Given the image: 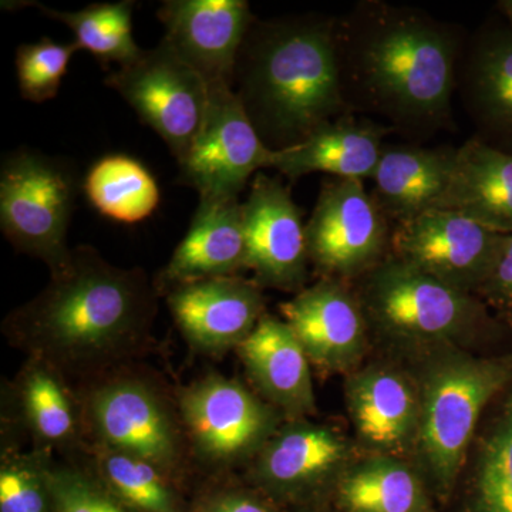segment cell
<instances>
[{
  "instance_id": "6da1fadb",
  "label": "cell",
  "mask_w": 512,
  "mask_h": 512,
  "mask_svg": "<svg viewBox=\"0 0 512 512\" xmlns=\"http://www.w3.org/2000/svg\"><path fill=\"white\" fill-rule=\"evenodd\" d=\"M343 97L350 114L380 117L394 133L430 136L453 123L463 42L426 12L362 2L336 20Z\"/></svg>"
},
{
  "instance_id": "7a4b0ae2",
  "label": "cell",
  "mask_w": 512,
  "mask_h": 512,
  "mask_svg": "<svg viewBox=\"0 0 512 512\" xmlns=\"http://www.w3.org/2000/svg\"><path fill=\"white\" fill-rule=\"evenodd\" d=\"M157 293L143 269L111 265L82 245L39 295L6 316L2 329L10 345L60 375H92L143 349Z\"/></svg>"
},
{
  "instance_id": "3957f363",
  "label": "cell",
  "mask_w": 512,
  "mask_h": 512,
  "mask_svg": "<svg viewBox=\"0 0 512 512\" xmlns=\"http://www.w3.org/2000/svg\"><path fill=\"white\" fill-rule=\"evenodd\" d=\"M336 18L285 16L252 23L234 90L266 146L279 151L350 114L343 97Z\"/></svg>"
},
{
  "instance_id": "277c9868",
  "label": "cell",
  "mask_w": 512,
  "mask_h": 512,
  "mask_svg": "<svg viewBox=\"0 0 512 512\" xmlns=\"http://www.w3.org/2000/svg\"><path fill=\"white\" fill-rule=\"evenodd\" d=\"M417 383L420 423L413 454L431 494L444 501L456 487L484 410L512 387V352L429 350Z\"/></svg>"
},
{
  "instance_id": "5b68a950",
  "label": "cell",
  "mask_w": 512,
  "mask_h": 512,
  "mask_svg": "<svg viewBox=\"0 0 512 512\" xmlns=\"http://www.w3.org/2000/svg\"><path fill=\"white\" fill-rule=\"evenodd\" d=\"M357 281L369 328L402 348H473L511 329L476 295L392 256Z\"/></svg>"
},
{
  "instance_id": "8992f818",
  "label": "cell",
  "mask_w": 512,
  "mask_h": 512,
  "mask_svg": "<svg viewBox=\"0 0 512 512\" xmlns=\"http://www.w3.org/2000/svg\"><path fill=\"white\" fill-rule=\"evenodd\" d=\"M73 165L30 148L3 157L0 167V228L20 254L49 266L69 261L67 231L79 194Z\"/></svg>"
},
{
  "instance_id": "52a82bcc",
  "label": "cell",
  "mask_w": 512,
  "mask_h": 512,
  "mask_svg": "<svg viewBox=\"0 0 512 512\" xmlns=\"http://www.w3.org/2000/svg\"><path fill=\"white\" fill-rule=\"evenodd\" d=\"M393 224L365 181H323L306 222L309 259L322 279L357 281L389 258Z\"/></svg>"
},
{
  "instance_id": "ba28073f",
  "label": "cell",
  "mask_w": 512,
  "mask_h": 512,
  "mask_svg": "<svg viewBox=\"0 0 512 512\" xmlns=\"http://www.w3.org/2000/svg\"><path fill=\"white\" fill-rule=\"evenodd\" d=\"M180 163L200 133L210 103L207 82L165 40L106 77Z\"/></svg>"
},
{
  "instance_id": "9c48e42d",
  "label": "cell",
  "mask_w": 512,
  "mask_h": 512,
  "mask_svg": "<svg viewBox=\"0 0 512 512\" xmlns=\"http://www.w3.org/2000/svg\"><path fill=\"white\" fill-rule=\"evenodd\" d=\"M271 150L242 106L234 87H210L204 123L183 160L177 183L194 188L200 198L238 200L248 181L271 168Z\"/></svg>"
},
{
  "instance_id": "30bf717a",
  "label": "cell",
  "mask_w": 512,
  "mask_h": 512,
  "mask_svg": "<svg viewBox=\"0 0 512 512\" xmlns=\"http://www.w3.org/2000/svg\"><path fill=\"white\" fill-rule=\"evenodd\" d=\"M181 417L198 456L220 467L256 456L279 429V412L238 380L220 375L191 384Z\"/></svg>"
},
{
  "instance_id": "8fae6325",
  "label": "cell",
  "mask_w": 512,
  "mask_h": 512,
  "mask_svg": "<svg viewBox=\"0 0 512 512\" xmlns=\"http://www.w3.org/2000/svg\"><path fill=\"white\" fill-rule=\"evenodd\" d=\"M350 466L352 448L339 431L292 420L258 451L251 478L272 503L308 507L332 494Z\"/></svg>"
},
{
  "instance_id": "7c38bea8",
  "label": "cell",
  "mask_w": 512,
  "mask_h": 512,
  "mask_svg": "<svg viewBox=\"0 0 512 512\" xmlns=\"http://www.w3.org/2000/svg\"><path fill=\"white\" fill-rule=\"evenodd\" d=\"M503 237L457 212L431 210L393 225L389 256L476 295Z\"/></svg>"
},
{
  "instance_id": "4fadbf2b",
  "label": "cell",
  "mask_w": 512,
  "mask_h": 512,
  "mask_svg": "<svg viewBox=\"0 0 512 512\" xmlns=\"http://www.w3.org/2000/svg\"><path fill=\"white\" fill-rule=\"evenodd\" d=\"M247 268L261 288L301 292L308 279V235L291 191L276 178L258 173L242 202Z\"/></svg>"
},
{
  "instance_id": "5bb4252c",
  "label": "cell",
  "mask_w": 512,
  "mask_h": 512,
  "mask_svg": "<svg viewBox=\"0 0 512 512\" xmlns=\"http://www.w3.org/2000/svg\"><path fill=\"white\" fill-rule=\"evenodd\" d=\"M89 417L100 446L133 454L173 477L181 458L177 424L148 383L119 377L90 393Z\"/></svg>"
},
{
  "instance_id": "9a60e30c",
  "label": "cell",
  "mask_w": 512,
  "mask_h": 512,
  "mask_svg": "<svg viewBox=\"0 0 512 512\" xmlns=\"http://www.w3.org/2000/svg\"><path fill=\"white\" fill-rule=\"evenodd\" d=\"M309 362L322 372H353L369 346V323L355 288L322 279L279 306Z\"/></svg>"
},
{
  "instance_id": "2e32d148",
  "label": "cell",
  "mask_w": 512,
  "mask_h": 512,
  "mask_svg": "<svg viewBox=\"0 0 512 512\" xmlns=\"http://www.w3.org/2000/svg\"><path fill=\"white\" fill-rule=\"evenodd\" d=\"M165 42L208 87H234L235 67L252 23L245 0H167L157 12Z\"/></svg>"
},
{
  "instance_id": "e0dca14e",
  "label": "cell",
  "mask_w": 512,
  "mask_h": 512,
  "mask_svg": "<svg viewBox=\"0 0 512 512\" xmlns=\"http://www.w3.org/2000/svg\"><path fill=\"white\" fill-rule=\"evenodd\" d=\"M167 303L188 343L208 353L237 349L266 315L261 286L241 276L175 286Z\"/></svg>"
},
{
  "instance_id": "ac0fdd59",
  "label": "cell",
  "mask_w": 512,
  "mask_h": 512,
  "mask_svg": "<svg viewBox=\"0 0 512 512\" xmlns=\"http://www.w3.org/2000/svg\"><path fill=\"white\" fill-rule=\"evenodd\" d=\"M346 404L357 437L372 454H413L420 423V389L413 377L380 363L353 370Z\"/></svg>"
},
{
  "instance_id": "d6986e66",
  "label": "cell",
  "mask_w": 512,
  "mask_h": 512,
  "mask_svg": "<svg viewBox=\"0 0 512 512\" xmlns=\"http://www.w3.org/2000/svg\"><path fill=\"white\" fill-rule=\"evenodd\" d=\"M457 89L476 137L512 154V29L503 19L485 23L468 43Z\"/></svg>"
},
{
  "instance_id": "ffe728a7",
  "label": "cell",
  "mask_w": 512,
  "mask_h": 512,
  "mask_svg": "<svg viewBox=\"0 0 512 512\" xmlns=\"http://www.w3.org/2000/svg\"><path fill=\"white\" fill-rule=\"evenodd\" d=\"M244 211L239 200L200 198L183 241L154 284L158 292L205 279L238 276L247 268Z\"/></svg>"
},
{
  "instance_id": "44dd1931",
  "label": "cell",
  "mask_w": 512,
  "mask_h": 512,
  "mask_svg": "<svg viewBox=\"0 0 512 512\" xmlns=\"http://www.w3.org/2000/svg\"><path fill=\"white\" fill-rule=\"evenodd\" d=\"M394 133L380 121L345 114L318 128L296 146L275 151L271 168L291 181L323 173L332 178L365 181L375 174L384 137Z\"/></svg>"
},
{
  "instance_id": "7402d4cb",
  "label": "cell",
  "mask_w": 512,
  "mask_h": 512,
  "mask_svg": "<svg viewBox=\"0 0 512 512\" xmlns=\"http://www.w3.org/2000/svg\"><path fill=\"white\" fill-rule=\"evenodd\" d=\"M237 350L256 389L279 413L292 420L315 413L311 362L284 319L264 315Z\"/></svg>"
},
{
  "instance_id": "603a6c76",
  "label": "cell",
  "mask_w": 512,
  "mask_h": 512,
  "mask_svg": "<svg viewBox=\"0 0 512 512\" xmlns=\"http://www.w3.org/2000/svg\"><path fill=\"white\" fill-rule=\"evenodd\" d=\"M512 234V154L476 136L456 148L453 173L439 207Z\"/></svg>"
},
{
  "instance_id": "cb8c5ba5",
  "label": "cell",
  "mask_w": 512,
  "mask_h": 512,
  "mask_svg": "<svg viewBox=\"0 0 512 512\" xmlns=\"http://www.w3.org/2000/svg\"><path fill=\"white\" fill-rule=\"evenodd\" d=\"M456 148L384 146L372 180L377 204L393 225L436 210L453 173Z\"/></svg>"
},
{
  "instance_id": "d4e9b609",
  "label": "cell",
  "mask_w": 512,
  "mask_h": 512,
  "mask_svg": "<svg viewBox=\"0 0 512 512\" xmlns=\"http://www.w3.org/2000/svg\"><path fill=\"white\" fill-rule=\"evenodd\" d=\"M339 512H436L433 494L403 457L370 454L345 471L332 493Z\"/></svg>"
},
{
  "instance_id": "484cf974",
  "label": "cell",
  "mask_w": 512,
  "mask_h": 512,
  "mask_svg": "<svg viewBox=\"0 0 512 512\" xmlns=\"http://www.w3.org/2000/svg\"><path fill=\"white\" fill-rule=\"evenodd\" d=\"M83 190L94 210L126 225L146 221L161 200L156 177L126 154H109L96 161L84 178Z\"/></svg>"
},
{
  "instance_id": "4316f807",
  "label": "cell",
  "mask_w": 512,
  "mask_h": 512,
  "mask_svg": "<svg viewBox=\"0 0 512 512\" xmlns=\"http://www.w3.org/2000/svg\"><path fill=\"white\" fill-rule=\"evenodd\" d=\"M16 386L20 412L37 443L49 450L73 446L79 439V417L62 375L29 359Z\"/></svg>"
},
{
  "instance_id": "83f0119b",
  "label": "cell",
  "mask_w": 512,
  "mask_h": 512,
  "mask_svg": "<svg viewBox=\"0 0 512 512\" xmlns=\"http://www.w3.org/2000/svg\"><path fill=\"white\" fill-rule=\"evenodd\" d=\"M463 512H512V387L478 441Z\"/></svg>"
},
{
  "instance_id": "f1b7e54d",
  "label": "cell",
  "mask_w": 512,
  "mask_h": 512,
  "mask_svg": "<svg viewBox=\"0 0 512 512\" xmlns=\"http://www.w3.org/2000/svg\"><path fill=\"white\" fill-rule=\"evenodd\" d=\"M43 15L64 23L74 35L73 42L99 60L101 66H119L136 60L143 53L133 36V12L136 3L123 0L116 3H94L77 12H62L40 5Z\"/></svg>"
},
{
  "instance_id": "f546056e",
  "label": "cell",
  "mask_w": 512,
  "mask_h": 512,
  "mask_svg": "<svg viewBox=\"0 0 512 512\" xmlns=\"http://www.w3.org/2000/svg\"><path fill=\"white\" fill-rule=\"evenodd\" d=\"M96 476L133 512L187 511L171 477L144 458L99 446Z\"/></svg>"
},
{
  "instance_id": "4dcf8cb0",
  "label": "cell",
  "mask_w": 512,
  "mask_h": 512,
  "mask_svg": "<svg viewBox=\"0 0 512 512\" xmlns=\"http://www.w3.org/2000/svg\"><path fill=\"white\" fill-rule=\"evenodd\" d=\"M76 42L59 43L42 37L16 50V79L23 99L45 103L55 99L70 60L79 52Z\"/></svg>"
},
{
  "instance_id": "1f68e13d",
  "label": "cell",
  "mask_w": 512,
  "mask_h": 512,
  "mask_svg": "<svg viewBox=\"0 0 512 512\" xmlns=\"http://www.w3.org/2000/svg\"><path fill=\"white\" fill-rule=\"evenodd\" d=\"M49 458L43 453H3L0 512H55L47 485Z\"/></svg>"
},
{
  "instance_id": "d6a6232c",
  "label": "cell",
  "mask_w": 512,
  "mask_h": 512,
  "mask_svg": "<svg viewBox=\"0 0 512 512\" xmlns=\"http://www.w3.org/2000/svg\"><path fill=\"white\" fill-rule=\"evenodd\" d=\"M46 478L55 512H133L110 493L96 474L53 466L49 461Z\"/></svg>"
},
{
  "instance_id": "836d02e7",
  "label": "cell",
  "mask_w": 512,
  "mask_h": 512,
  "mask_svg": "<svg viewBox=\"0 0 512 512\" xmlns=\"http://www.w3.org/2000/svg\"><path fill=\"white\" fill-rule=\"evenodd\" d=\"M476 296L512 328V234H504L493 266Z\"/></svg>"
},
{
  "instance_id": "e575fe53",
  "label": "cell",
  "mask_w": 512,
  "mask_h": 512,
  "mask_svg": "<svg viewBox=\"0 0 512 512\" xmlns=\"http://www.w3.org/2000/svg\"><path fill=\"white\" fill-rule=\"evenodd\" d=\"M185 512H279L278 505L259 491L228 488L200 498Z\"/></svg>"
},
{
  "instance_id": "d590c367",
  "label": "cell",
  "mask_w": 512,
  "mask_h": 512,
  "mask_svg": "<svg viewBox=\"0 0 512 512\" xmlns=\"http://www.w3.org/2000/svg\"><path fill=\"white\" fill-rule=\"evenodd\" d=\"M497 10L500 12L501 19L512 29V0H500L497 3Z\"/></svg>"
},
{
  "instance_id": "8d00e7d4",
  "label": "cell",
  "mask_w": 512,
  "mask_h": 512,
  "mask_svg": "<svg viewBox=\"0 0 512 512\" xmlns=\"http://www.w3.org/2000/svg\"><path fill=\"white\" fill-rule=\"evenodd\" d=\"M315 512H326V511H315ZM328 512H339V511H328Z\"/></svg>"
}]
</instances>
